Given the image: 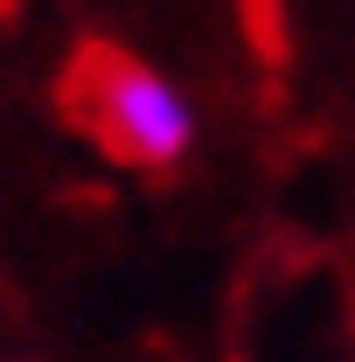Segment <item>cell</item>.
<instances>
[{"label": "cell", "instance_id": "cell-1", "mask_svg": "<svg viewBox=\"0 0 355 362\" xmlns=\"http://www.w3.org/2000/svg\"><path fill=\"white\" fill-rule=\"evenodd\" d=\"M63 119L126 175H175L202 139L195 98L119 42H84L63 63Z\"/></svg>", "mask_w": 355, "mask_h": 362}]
</instances>
